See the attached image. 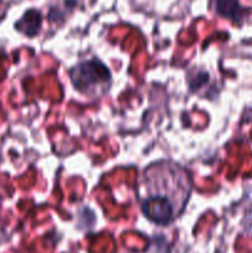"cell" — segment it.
Here are the masks:
<instances>
[{
    "mask_svg": "<svg viewBox=\"0 0 252 253\" xmlns=\"http://www.w3.org/2000/svg\"><path fill=\"white\" fill-rule=\"evenodd\" d=\"M141 208L145 216L158 225H168L183 210L192 190L187 170L168 161L153 163L143 173Z\"/></svg>",
    "mask_w": 252,
    "mask_h": 253,
    "instance_id": "1",
    "label": "cell"
},
{
    "mask_svg": "<svg viewBox=\"0 0 252 253\" xmlns=\"http://www.w3.org/2000/svg\"><path fill=\"white\" fill-rule=\"evenodd\" d=\"M68 73L74 88L85 95L100 94L111 79L110 71L99 59L81 62L69 69Z\"/></svg>",
    "mask_w": 252,
    "mask_h": 253,
    "instance_id": "2",
    "label": "cell"
},
{
    "mask_svg": "<svg viewBox=\"0 0 252 253\" xmlns=\"http://www.w3.org/2000/svg\"><path fill=\"white\" fill-rule=\"evenodd\" d=\"M41 12L37 10H29L24 14V16L20 19L19 22H16V30L22 32L24 35L29 37L36 36L41 29Z\"/></svg>",
    "mask_w": 252,
    "mask_h": 253,
    "instance_id": "3",
    "label": "cell"
},
{
    "mask_svg": "<svg viewBox=\"0 0 252 253\" xmlns=\"http://www.w3.org/2000/svg\"><path fill=\"white\" fill-rule=\"evenodd\" d=\"M0 162H1V153H0Z\"/></svg>",
    "mask_w": 252,
    "mask_h": 253,
    "instance_id": "5",
    "label": "cell"
},
{
    "mask_svg": "<svg viewBox=\"0 0 252 253\" xmlns=\"http://www.w3.org/2000/svg\"><path fill=\"white\" fill-rule=\"evenodd\" d=\"M1 1H2V0H0V5H1Z\"/></svg>",
    "mask_w": 252,
    "mask_h": 253,
    "instance_id": "6",
    "label": "cell"
},
{
    "mask_svg": "<svg viewBox=\"0 0 252 253\" xmlns=\"http://www.w3.org/2000/svg\"><path fill=\"white\" fill-rule=\"evenodd\" d=\"M216 12L237 24L244 16V9L239 0H216Z\"/></svg>",
    "mask_w": 252,
    "mask_h": 253,
    "instance_id": "4",
    "label": "cell"
}]
</instances>
